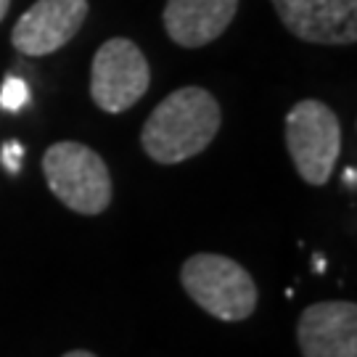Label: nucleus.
<instances>
[{"label":"nucleus","instance_id":"nucleus-2","mask_svg":"<svg viewBox=\"0 0 357 357\" xmlns=\"http://www.w3.org/2000/svg\"><path fill=\"white\" fill-rule=\"evenodd\" d=\"M185 294L206 315L225 323H241L257 310L259 291L249 270L225 255H193L180 268Z\"/></svg>","mask_w":357,"mask_h":357},{"label":"nucleus","instance_id":"nucleus-8","mask_svg":"<svg viewBox=\"0 0 357 357\" xmlns=\"http://www.w3.org/2000/svg\"><path fill=\"white\" fill-rule=\"evenodd\" d=\"M296 342L302 357H357L355 302H315L296 320Z\"/></svg>","mask_w":357,"mask_h":357},{"label":"nucleus","instance_id":"nucleus-6","mask_svg":"<svg viewBox=\"0 0 357 357\" xmlns=\"http://www.w3.org/2000/svg\"><path fill=\"white\" fill-rule=\"evenodd\" d=\"M281 24L312 45H352L357 0H270Z\"/></svg>","mask_w":357,"mask_h":357},{"label":"nucleus","instance_id":"nucleus-11","mask_svg":"<svg viewBox=\"0 0 357 357\" xmlns=\"http://www.w3.org/2000/svg\"><path fill=\"white\" fill-rule=\"evenodd\" d=\"M61 357H96L93 352H88V349H72V352H66V355Z\"/></svg>","mask_w":357,"mask_h":357},{"label":"nucleus","instance_id":"nucleus-1","mask_svg":"<svg viewBox=\"0 0 357 357\" xmlns=\"http://www.w3.org/2000/svg\"><path fill=\"white\" fill-rule=\"evenodd\" d=\"M220 125L222 112L215 96L188 85L153 109L141 130V146L156 165H183L215 141Z\"/></svg>","mask_w":357,"mask_h":357},{"label":"nucleus","instance_id":"nucleus-9","mask_svg":"<svg viewBox=\"0 0 357 357\" xmlns=\"http://www.w3.org/2000/svg\"><path fill=\"white\" fill-rule=\"evenodd\" d=\"M238 0H167L165 29L180 48L215 43L236 19Z\"/></svg>","mask_w":357,"mask_h":357},{"label":"nucleus","instance_id":"nucleus-5","mask_svg":"<svg viewBox=\"0 0 357 357\" xmlns=\"http://www.w3.org/2000/svg\"><path fill=\"white\" fill-rule=\"evenodd\" d=\"M151 66L128 38L106 40L90 64V96L106 114H122L149 93Z\"/></svg>","mask_w":357,"mask_h":357},{"label":"nucleus","instance_id":"nucleus-3","mask_svg":"<svg viewBox=\"0 0 357 357\" xmlns=\"http://www.w3.org/2000/svg\"><path fill=\"white\" fill-rule=\"evenodd\" d=\"M43 175L53 196L77 215L96 217L112 204V172L85 143H53L43 156Z\"/></svg>","mask_w":357,"mask_h":357},{"label":"nucleus","instance_id":"nucleus-7","mask_svg":"<svg viewBox=\"0 0 357 357\" xmlns=\"http://www.w3.org/2000/svg\"><path fill=\"white\" fill-rule=\"evenodd\" d=\"M88 0H38L13 24L11 43L24 56L61 51L88 19Z\"/></svg>","mask_w":357,"mask_h":357},{"label":"nucleus","instance_id":"nucleus-4","mask_svg":"<svg viewBox=\"0 0 357 357\" xmlns=\"http://www.w3.org/2000/svg\"><path fill=\"white\" fill-rule=\"evenodd\" d=\"M286 149L307 185H326L342 156V122L331 106L315 98L294 103L286 116Z\"/></svg>","mask_w":357,"mask_h":357},{"label":"nucleus","instance_id":"nucleus-10","mask_svg":"<svg viewBox=\"0 0 357 357\" xmlns=\"http://www.w3.org/2000/svg\"><path fill=\"white\" fill-rule=\"evenodd\" d=\"M26 96H29V90H26L24 82L16 79V77H8V79L3 82L0 106H3V109H11V112H19V109L26 103Z\"/></svg>","mask_w":357,"mask_h":357},{"label":"nucleus","instance_id":"nucleus-12","mask_svg":"<svg viewBox=\"0 0 357 357\" xmlns=\"http://www.w3.org/2000/svg\"><path fill=\"white\" fill-rule=\"evenodd\" d=\"M8 6H11V0H0V22L6 19V13H8Z\"/></svg>","mask_w":357,"mask_h":357}]
</instances>
